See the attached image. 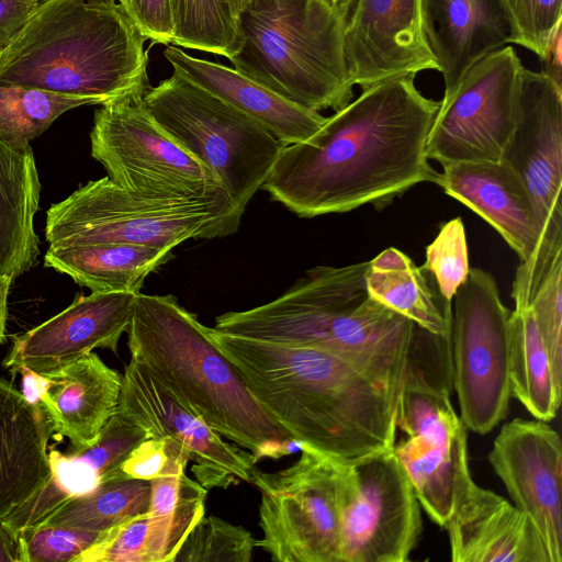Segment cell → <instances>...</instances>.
Returning a JSON list of instances; mask_svg holds the SVG:
<instances>
[{
	"label": "cell",
	"mask_w": 562,
	"mask_h": 562,
	"mask_svg": "<svg viewBox=\"0 0 562 562\" xmlns=\"http://www.w3.org/2000/svg\"><path fill=\"white\" fill-rule=\"evenodd\" d=\"M191 530L147 510L104 531L75 562H173Z\"/></svg>",
	"instance_id": "4dcf8cb0"
},
{
	"label": "cell",
	"mask_w": 562,
	"mask_h": 562,
	"mask_svg": "<svg viewBox=\"0 0 562 562\" xmlns=\"http://www.w3.org/2000/svg\"><path fill=\"white\" fill-rule=\"evenodd\" d=\"M282 0H221L224 8L236 21L243 12H265L271 11L280 4Z\"/></svg>",
	"instance_id": "f6af8a7d"
},
{
	"label": "cell",
	"mask_w": 562,
	"mask_h": 562,
	"mask_svg": "<svg viewBox=\"0 0 562 562\" xmlns=\"http://www.w3.org/2000/svg\"><path fill=\"white\" fill-rule=\"evenodd\" d=\"M117 412L148 437H171L180 442L188 452L196 482L206 490L251 482L257 463L252 454L226 442L132 358L122 375Z\"/></svg>",
	"instance_id": "9a60e30c"
},
{
	"label": "cell",
	"mask_w": 562,
	"mask_h": 562,
	"mask_svg": "<svg viewBox=\"0 0 562 562\" xmlns=\"http://www.w3.org/2000/svg\"><path fill=\"white\" fill-rule=\"evenodd\" d=\"M207 329L255 400L294 439L341 460L394 447L397 396L351 362L318 348Z\"/></svg>",
	"instance_id": "7a4b0ae2"
},
{
	"label": "cell",
	"mask_w": 562,
	"mask_h": 562,
	"mask_svg": "<svg viewBox=\"0 0 562 562\" xmlns=\"http://www.w3.org/2000/svg\"><path fill=\"white\" fill-rule=\"evenodd\" d=\"M369 294L420 328L450 338L451 303L435 293L420 267L389 247L371 259L366 272Z\"/></svg>",
	"instance_id": "f1b7e54d"
},
{
	"label": "cell",
	"mask_w": 562,
	"mask_h": 562,
	"mask_svg": "<svg viewBox=\"0 0 562 562\" xmlns=\"http://www.w3.org/2000/svg\"><path fill=\"white\" fill-rule=\"evenodd\" d=\"M127 334L131 358L256 462L302 449L304 442L255 400L207 327L172 294L138 292Z\"/></svg>",
	"instance_id": "277c9868"
},
{
	"label": "cell",
	"mask_w": 562,
	"mask_h": 562,
	"mask_svg": "<svg viewBox=\"0 0 562 562\" xmlns=\"http://www.w3.org/2000/svg\"><path fill=\"white\" fill-rule=\"evenodd\" d=\"M451 316V380L460 418L468 430L484 435L507 415L510 313L494 277L470 269L456 291Z\"/></svg>",
	"instance_id": "8fae6325"
},
{
	"label": "cell",
	"mask_w": 562,
	"mask_h": 562,
	"mask_svg": "<svg viewBox=\"0 0 562 562\" xmlns=\"http://www.w3.org/2000/svg\"><path fill=\"white\" fill-rule=\"evenodd\" d=\"M397 428L405 438L395 442L394 452L420 507L443 528L471 479L468 429L450 397L416 401L400 414Z\"/></svg>",
	"instance_id": "2e32d148"
},
{
	"label": "cell",
	"mask_w": 562,
	"mask_h": 562,
	"mask_svg": "<svg viewBox=\"0 0 562 562\" xmlns=\"http://www.w3.org/2000/svg\"><path fill=\"white\" fill-rule=\"evenodd\" d=\"M12 278L0 274V344L4 337L5 322L8 316V297Z\"/></svg>",
	"instance_id": "bcb514c9"
},
{
	"label": "cell",
	"mask_w": 562,
	"mask_h": 562,
	"mask_svg": "<svg viewBox=\"0 0 562 562\" xmlns=\"http://www.w3.org/2000/svg\"><path fill=\"white\" fill-rule=\"evenodd\" d=\"M23 395L47 415L72 449L92 445L119 407L122 375L89 352L48 373L20 369Z\"/></svg>",
	"instance_id": "ffe728a7"
},
{
	"label": "cell",
	"mask_w": 562,
	"mask_h": 562,
	"mask_svg": "<svg viewBox=\"0 0 562 562\" xmlns=\"http://www.w3.org/2000/svg\"><path fill=\"white\" fill-rule=\"evenodd\" d=\"M172 44L231 58L239 48L236 21L221 0H171Z\"/></svg>",
	"instance_id": "836d02e7"
},
{
	"label": "cell",
	"mask_w": 562,
	"mask_h": 562,
	"mask_svg": "<svg viewBox=\"0 0 562 562\" xmlns=\"http://www.w3.org/2000/svg\"><path fill=\"white\" fill-rule=\"evenodd\" d=\"M240 221L210 200H148L108 176L79 187L46 212L49 246L137 244L172 250L195 238L234 234Z\"/></svg>",
	"instance_id": "ba28073f"
},
{
	"label": "cell",
	"mask_w": 562,
	"mask_h": 562,
	"mask_svg": "<svg viewBox=\"0 0 562 562\" xmlns=\"http://www.w3.org/2000/svg\"><path fill=\"white\" fill-rule=\"evenodd\" d=\"M149 497V481H108L89 493L70 498L38 525L103 532L131 517L146 513Z\"/></svg>",
	"instance_id": "1f68e13d"
},
{
	"label": "cell",
	"mask_w": 562,
	"mask_h": 562,
	"mask_svg": "<svg viewBox=\"0 0 562 562\" xmlns=\"http://www.w3.org/2000/svg\"><path fill=\"white\" fill-rule=\"evenodd\" d=\"M488 461L514 505L537 528L550 562H562V443L539 419L514 418L495 437Z\"/></svg>",
	"instance_id": "e0dca14e"
},
{
	"label": "cell",
	"mask_w": 562,
	"mask_h": 562,
	"mask_svg": "<svg viewBox=\"0 0 562 562\" xmlns=\"http://www.w3.org/2000/svg\"><path fill=\"white\" fill-rule=\"evenodd\" d=\"M145 92L101 104L90 132L91 156L131 194L148 200H210L240 221L216 175L148 113Z\"/></svg>",
	"instance_id": "9c48e42d"
},
{
	"label": "cell",
	"mask_w": 562,
	"mask_h": 562,
	"mask_svg": "<svg viewBox=\"0 0 562 562\" xmlns=\"http://www.w3.org/2000/svg\"><path fill=\"white\" fill-rule=\"evenodd\" d=\"M527 307L535 317L554 379L562 386V257L544 272Z\"/></svg>",
	"instance_id": "8d00e7d4"
},
{
	"label": "cell",
	"mask_w": 562,
	"mask_h": 562,
	"mask_svg": "<svg viewBox=\"0 0 562 562\" xmlns=\"http://www.w3.org/2000/svg\"><path fill=\"white\" fill-rule=\"evenodd\" d=\"M423 14L445 93L477 60L510 44L512 26L502 0H423Z\"/></svg>",
	"instance_id": "cb8c5ba5"
},
{
	"label": "cell",
	"mask_w": 562,
	"mask_h": 562,
	"mask_svg": "<svg viewBox=\"0 0 562 562\" xmlns=\"http://www.w3.org/2000/svg\"><path fill=\"white\" fill-rule=\"evenodd\" d=\"M368 263L311 268L277 299L218 315L213 328L333 352L398 397L423 328L369 294Z\"/></svg>",
	"instance_id": "3957f363"
},
{
	"label": "cell",
	"mask_w": 562,
	"mask_h": 562,
	"mask_svg": "<svg viewBox=\"0 0 562 562\" xmlns=\"http://www.w3.org/2000/svg\"><path fill=\"white\" fill-rule=\"evenodd\" d=\"M145 41L116 0H44L0 54V85L101 105L147 90Z\"/></svg>",
	"instance_id": "5b68a950"
},
{
	"label": "cell",
	"mask_w": 562,
	"mask_h": 562,
	"mask_svg": "<svg viewBox=\"0 0 562 562\" xmlns=\"http://www.w3.org/2000/svg\"><path fill=\"white\" fill-rule=\"evenodd\" d=\"M412 76L380 81L327 116L307 140L285 145L262 188L299 217L383 205L438 182L426 143L440 101Z\"/></svg>",
	"instance_id": "6da1fadb"
},
{
	"label": "cell",
	"mask_w": 562,
	"mask_h": 562,
	"mask_svg": "<svg viewBox=\"0 0 562 562\" xmlns=\"http://www.w3.org/2000/svg\"><path fill=\"white\" fill-rule=\"evenodd\" d=\"M40 198L32 148L18 150L0 139V274L14 279L37 263L34 217Z\"/></svg>",
	"instance_id": "4316f807"
},
{
	"label": "cell",
	"mask_w": 562,
	"mask_h": 562,
	"mask_svg": "<svg viewBox=\"0 0 562 562\" xmlns=\"http://www.w3.org/2000/svg\"><path fill=\"white\" fill-rule=\"evenodd\" d=\"M143 102L180 146L216 175L243 215L285 145L255 119L177 72L149 86Z\"/></svg>",
	"instance_id": "52a82bcc"
},
{
	"label": "cell",
	"mask_w": 562,
	"mask_h": 562,
	"mask_svg": "<svg viewBox=\"0 0 562 562\" xmlns=\"http://www.w3.org/2000/svg\"><path fill=\"white\" fill-rule=\"evenodd\" d=\"M508 378L512 396L536 418L552 420L562 397L549 356L529 307L510 313Z\"/></svg>",
	"instance_id": "f546056e"
},
{
	"label": "cell",
	"mask_w": 562,
	"mask_h": 562,
	"mask_svg": "<svg viewBox=\"0 0 562 562\" xmlns=\"http://www.w3.org/2000/svg\"><path fill=\"white\" fill-rule=\"evenodd\" d=\"M26 1L43 2L44 0H26Z\"/></svg>",
	"instance_id": "c3c4849f"
},
{
	"label": "cell",
	"mask_w": 562,
	"mask_h": 562,
	"mask_svg": "<svg viewBox=\"0 0 562 562\" xmlns=\"http://www.w3.org/2000/svg\"><path fill=\"white\" fill-rule=\"evenodd\" d=\"M420 268L434 276L439 294L451 303L470 271L467 236L461 217L441 225L436 238L426 247V260Z\"/></svg>",
	"instance_id": "d590c367"
},
{
	"label": "cell",
	"mask_w": 562,
	"mask_h": 562,
	"mask_svg": "<svg viewBox=\"0 0 562 562\" xmlns=\"http://www.w3.org/2000/svg\"><path fill=\"white\" fill-rule=\"evenodd\" d=\"M257 539L246 528L203 516L188 535L173 562H249Z\"/></svg>",
	"instance_id": "e575fe53"
},
{
	"label": "cell",
	"mask_w": 562,
	"mask_h": 562,
	"mask_svg": "<svg viewBox=\"0 0 562 562\" xmlns=\"http://www.w3.org/2000/svg\"><path fill=\"white\" fill-rule=\"evenodd\" d=\"M234 68L308 110L337 111L353 97L342 22L322 0H282L236 20Z\"/></svg>",
	"instance_id": "8992f818"
},
{
	"label": "cell",
	"mask_w": 562,
	"mask_h": 562,
	"mask_svg": "<svg viewBox=\"0 0 562 562\" xmlns=\"http://www.w3.org/2000/svg\"><path fill=\"white\" fill-rule=\"evenodd\" d=\"M342 22L353 0H322Z\"/></svg>",
	"instance_id": "7dc6e473"
},
{
	"label": "cell",
	"mask_w": 562,
	"mask_h": 562,
	"mask_svg": "<svg viewBox=\"0 0 562 562\" xmlns=\"http://www.w3.org/2000/svg\"><path fill=\"white\" fill-rule=\"evenodd\" d=\"M95 104L100 102L92 98L0 85V139L14 149H27L65 112Z\"/></svg>",
	"instance_id": "d6a6232c"
},
{
	"label": "cell",
	"mask_w": 562,
	"mask_h": 562,
	"mask_svg": "<svg viewBox=\"0 0 562 562\" xmlns=\"http://www.w3.org/2000/svg\"><path fill=\"white\" fill-rule=\"evenodd\" d=\"M422 529L420 505L394 447L346 460L338 562L408 561Z\"/></svg>",
	"instance_id": "7c38bea8"
},
{
	"label": "cell",
	"mask_w": 562,
	"mask_h": 562,
	"mask_svg": "<svg viewBox=\"0 0 562 562\" xmlns=\"http://www.w3.org/2000/svg\"><path fill=\"white\" fill-rule=\"evenodd\" d=\"M353 86L438 70L424 27L423 0H353L342 20Z\"/></svg>",
	"instance_id": "ac0fdd59"
},
{
	"label": "cell",
	"mask_w": 562,
	"mask_h": 562,
	"mask_svg": "<svg viewBox=\"0 0 562 562\" xmlns=\"http://www.w3.org/2000/svg\"><path fill=\"white\" fill-rule=\"evenodd\" d=\"M40 3L0 0V54L13 41Z\"/></svg>",
	"instance_id": "b9f144b4"
},
{
	"label": "cell",
	"mask_w": 562,
	"mask_h": 562,
	"mask_svg": "<svg viewBox=\"0 0 562 562\" xmlns=\"http://www.w3.org/2000/svg\"><path fill=\"white\" fill-rule=\"evenodd\" d=\"M165 58L181 75L255 119L284 145L307 140L326 116L300 106L259 82L222 64L200 59L170 44Z\"/></svg>",
	"instance_id": "d4e9b609"
},
{
	"label": "cell",
	"mask_w": 562,
	"mask_h": 562,
	"mask_svg": "<svg viewBox=\"0 0 562 562\" xmlns=\"http://www.w3.org/2000/svg\"><path fill=\"white\" fill-rule=\"evenodd\" d=\"M146 40L172 44L175 20L171 0H116Z\"/></svg>",
	"instance_id": "60d3db41"
},
{
	"label": "cell",
	"mask_w": 562,
	"mask_h": 562,
	"mask_svg": "<svg viewBox=\"0 0 562 562\" xmlns=\"http://www.w3.org/2000/svg\"><path fill=\"white\" fill-rule=\"evenodd\" d=\"M443 528L453 562H550L531 519L472 477Z\"/></svg>",
	"instance_id": "44dd1931"
},
{
	"label": "cell",
	"mask_w": 562,
	"mask_h": 562,
	"mask_svg": "<svg viewBox=\"0 0 562 562\" xmlns=\"http://www.w3.org/2000/svg\"><path fill=\"white\" fill-rule=\"evenodd\" d=\"M171 255L169 249L125 243L49 246L44 265L91 292L138 293L147 276Z\"/></svg>",
	"instance_id": "83f0119b"
},
{
	"label": "cell",
	"mask_w": 562,
	"mask_h": 562,
	"mask_svg": "<svg viewBox=\"0 0 562 562\" xmlns=\"http://www.w3.org/2000/svg\"><path fill=\"white\" fill-rule=\"evenodd\" d=\"M146 438L148 435L139 426L116 411L92 445L70 453L50 449L48 479L2 521L19 532L41 524L70 498L117 480L123 461Z\"/></svg>",
	"instance_id": "7402d4cb"
},
{
	"label": "cell",
	"mask_w": 562,
	"mask_h": 562,
	"mask_svg": "<svg viewBox=\"0 0 562 562\" xmlns=\"http://www.w3.org/2000/svg\"><path fill=\"white\" fill-rule=\"evenodd\" d=\"M285 469L251 476L261 494L257 547L276 562H338L346 460L303 445Z\"/></svg>",
	"instance_id": "30bf717a"
},
{
	"label": "cell",
	"mask_w": 562,
	"mask_h": 562,
	"mask_svg": "<svg viewBox=\"0 0 562 562\" xmlns=\"http://www.w3.org/2000/svg\"><path fill=\"white\" fill-rule=\"evenodd\" d=\"M522 68L512 45L471 66L443 93L427 137L428 159L441 166L499 161L517 119Z\"/></svg>",
	"instance_id": "4fadbf2b"
},
{
	"label": "cell",
	"mask_w": 562,
	"mask_h": 562,
	"mask_svg": "<svg viewBox=\"0 0 562 562\" xmlns=\"http://www.w3.org/2000/svg\"><path fill=\"white\" fill-rule=\"evenodd\" d=\"M103 532L46 525L19 531L24 562H75Z\"/></svg>",
	"instance_id": "f35d334b"
},
{
	"label": "cell",
	"mask_w": 562,
	"mask_h": 562,
	"mask_svg": "<svg viewBox=\"0 0 562 562\" xmlns=\"http://www.w3.org/2000/svg\"><path fill=\"white\" fill-rule=\"evenodd\" d=\"M512 26L510 44L543 60L550 41L561 26L562 0H502Z\"/></svg>",
	"instance_id": "74e56055"
},
{
	"label": "cell",
	"mask_w": 562,
	"mask_h": 562,
	"mask_svg": "<svg viewBox=\"0 0 562 562\" xmlns=\"http://www.w3.org/2000/svg\"><path fill=\"white\" fill-rule=\"evenodd\" d=\"M52 434L46 413L0 380V521L48 479Z\"/></svg>",
	"instance_id": "484cf974"
},
{
	"label": "cell",
	"mask_w": 562,
	"mask_h": 562,
	"mask_svg": "<svg viewBox=\"0 0 562 562\" xmlns=\"http://www.w3.org/2000/svg\"><path fill=\"white\" fill-rule=\"evenodd\" d=\"M0 562H24L20 533L0 521Z\"/></svg>",
	"instance_id": "7bdbcfd3"
},
{
	"label": "cell",
	"mask_w": 562,
	"mask_h": 562,
	"mask_svg": "<svg viewBox=\"0 0 562 562\" xmlns=\"http://www.w3.org/2000/svg\"><path fill=\"white\" fill-rule=\"evenodd\" d=\"M543 63V72L557 85L561 86V26L555 31L550 41Z\"/></svg>",
	"instance_id": "ee69618b"
},
{
	"label": "cell",
	"mask_w": 562,
	"mask_h": 562,
	"mask_svg": "<svg viewBox=\"0 0 562 562\" xmlns=\"http://www.w3.org/2000/svg\"><path fill=\"white\" fill-rule=\"evenodd\" d=\"M437 184L485 220L526 261L538 247L541 229L531 196L520 178L502 161L442 166Z\"/></svg>",
	"instance_id": "603a6c76"
},
{
	"label": "cell",
	"mask_w": 562,
	"mask_h": 562,
	"mask_svg": "<svg viewBox=\"0 0 562 562\" xmlns=\"http://www.w3.org/2000/svg\"><path fill=\"white\" fill-rule=\"evenodd\" d=\"M189 456L171 437H148L140 441L120 467L117 480H146L184 472Z\"/></svg>",
	"instance_id": "ab89813d"
},
{
	"label": "cell",
	"mask_w": 562,
	"mask_h": 562,
	"mask_svg": "<svg viewBox=\"0 0 562 562\" xmlns=\"http://www.w3.org/2000/svg\"><path fill=\"white\" fill-rule=\"evenodd\" d=\"M528 190L541 239L527 261L547 263L562 251V87L522 68L514 131L501 159Z\"/></svg>",
	"instance_id": "5bb4252c"
},
{
	"label": "cell",
	"mask_w": 562,
	"mask_h": 562,
	"mask_svg": "<svg viewBox=\"0 0 562 562\" xmlns=\"http://www.w3.org/2000/svg\"><path fill=\"white\" fill-rule=\"evenodd\" d=\"M136 294L91 292L77 296L59 314L16 336L2 366L14 373L20 369L48 373L94 348L116 352L128 329Z\"/></svg>",
	"instance_id": "d6986e66"
}]
</instances>
